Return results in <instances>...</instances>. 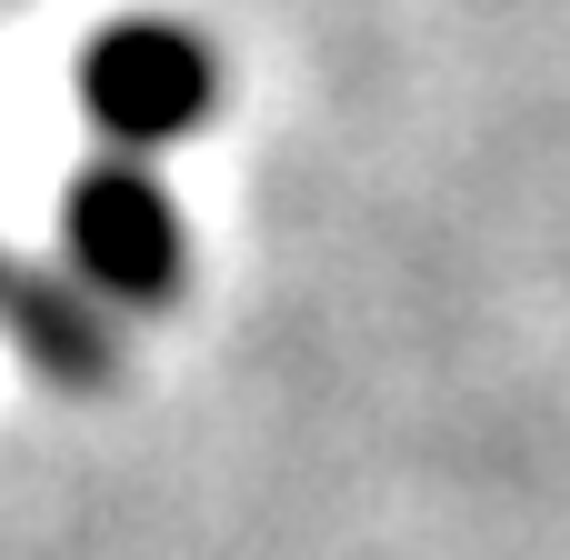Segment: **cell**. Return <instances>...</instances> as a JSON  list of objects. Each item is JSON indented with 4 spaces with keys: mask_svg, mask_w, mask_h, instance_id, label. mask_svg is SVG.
Here are the masks:
<instances>
[{
    "mask_svg": "<svg viewBox=\"0 0 570 560\" xmlns=\"http://www.w3.org/2000/svg\"><path fill=\"white\" fill-rule=\"evenodd\" d=\"M80 90H90V120H100L120 150H150V140H170V130L200 120V100H210V60H200L180 30L130 20V30H110V40L90 50Z\"/></svg>",
    "mask_w": 570,
    "mask_h": 560,
    "instance_id": "obj_1",
    "label": "cell"
},
{
    "mask_svg": "<svg viewBox=\"0 0 570 560\" xmlns=\"http://www.w3.org/2000/svg\"><path fill=\"white\" fill-rule=\"evenodd\" d=\"M70 250H80V271L110 301H160L180 281V220H170V200L140 170H100L70 200Z\"/></svg>",
    "mask_w": 570,
    "mask_h": 560,
    "instance_id": "obj_2",
    "label": "cell"
}]
</instances>
